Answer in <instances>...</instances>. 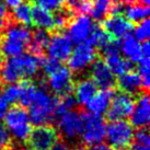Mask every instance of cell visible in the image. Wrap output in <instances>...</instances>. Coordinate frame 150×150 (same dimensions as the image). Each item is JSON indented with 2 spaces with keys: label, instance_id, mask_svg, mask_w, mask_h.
Here are the masks:
<instances>
[{
  "label": "cell",
  "instance_id": "cell-33",
  "mask_svg": "<svg viewBox=\"0 0 150 150\" xmlns=\"http://www.w3.org/2000/svg\"><path fill=\"white\" fill-rule=\"evenodd\" d=\"M101 50L105 57L112 56V55H118L121 52L120 50V41H117V38H111L101 47Z\"/></svg>",
  "mask_w": 150,
  "mask_h": 150
},
{
  "label": "cell",
  "instance_id": "cell-13",
  "mask_svg": "<svg viewBox=\"0 0 150 150\" xmlns=\"http://www.w3.org/2000/svg\"><path fill=\"white\" fill-rule=\"evenodd\" d=\"M47 54L50 57L64 62L68 59L72 50V42L66 34L58 33L50 38V42L46 46Z\"/></svg>",
  "mask_w": 150,
  "mask_h": 150
},
{
  "label": "cell",
  "instance_id": "cell-39",
  "mask_svg": "<svg viewBox=\"0 0 150 150\" xmlns=\"http://www.w3.org/2000/svg\"><path fill=\"white\" fill-rule=\"evenodd\" d=\"M8 108H9V103L0 94V118H2L4 116V114L8 111Z\"/></svg>",
  "mask_w": 150,
  "mask_h": 150
},
{
  "label": "cell",
  "instance_id": "cell-37",
  "mask_svg": "<svg viewBox=\"0 0 150 150\" xmlns=\"http://www.w3.org/2000/svg\"><path fill=\"white\" fill-rule=\"evenodd\" d=\"M11 144V137H10V133L4 126V124L0 123V149L2 148H8L10 147Z\"/></svg>",
  "mask_w": 150,
  "mask_h": 150
},
{
  "label": "cell",
  "instance_id": "cell-10",
  "mask_svg": "<svg viewBox=\"0 0 150 150\" xmlns=\"http://www.w3.org/2000/svg\"><path fill=\"white\" fill-rule=\"evenodd\" d=\"M48 86L57 98L70 94L75 87L71 70L62 65L58 69L48 75Z\"/></svg>",
  "mask_w": 150,
  "mask_h": 150
},
{
  "label": "cell",
  "instance_id": "cell-23",
  "mask_svg": "<svg viewBox=\"0 0 150 150\" xmlns=\"http://www.w3.org/2000/svg\"><path fill=\"white\" fill-rule=\"evenodd\" d=\"M50 34L45 30L38 29V31H35L31 36V41L29 44L31 53L41 56L43 50H45L48 42H50Z\"/></svg>",
  "mask_w": 150,
  "mask_h": 150
},
{
  "label": "cell",
  "instance_id": "cell-15",
  "mask_svg": "<svg viewBox=\"0 0 150 150\" xmlns=\"http://www.w3.org/2000/svg\"><path fill=\"white\" fill-rule=\"evenodd\" d=\"M130 125L136 128H147L150 120L149 96L147 92L142 93L135 102V106L130 114Z\"/></svg>",
  "mask_w": 150,
  "mask_h": 150
},
{
  "label": "cell",
  "instance_id": "cell-22",
  "mask_svg": "<svg viewBox=\"0 0 150 150\" xmlns=\"http://www.w3.org/2000/svg\"><path fill=\"white\" fill-rule=\"evenodd\" d=\"M105 63L111 69L114 76H121L125 72H128L133 69V64L128 59L123 58L118 55H112L108 56L105 59Z\"/></svg>",
  "mask_w": 150,
  "mask_h": 150
},
{
  "label": "cell",
  "instance_id": "cell-40",
  "mask_svg": "<svg viewBox=\"0 0 150 150\" xmlns=\"http://www.w3.org/2000/svg\"><path fill=\"white\" fill-rule=\"evenodd\" d=\"M142 44H140V47H142V56H146V57H149L150 54V44L148 41H145V42H142Z\"/></svg>",
  "mask_w": 150,
  "mask_h": 150
},
{
  "label": "cell",
  "instance_id": "cell-1",
  "mask_svg": "<svg viewBox=\"0 0 150 150\" xmlns=\"http://www.w3.org/2000/svg\"><path fill=\"white\" fill-rule=\"evenodd\" d=\"M42 57L33 53H22L9 57L1 67L0 79L4 83H16L32 78L38 74L42 64Z\"/></svg>",
  "mask_w": 150,
  "mask_h": 150
},
{
  "label": "cell",
  "instance_id": "cell-20",
  "mask_svg": "<svg viewBox=\"0 0 150 150\" xmlns=\"http://www.w3.org/2000/svg\"><path fill=\"white\" fill-rule=\"evenodd\" d=\"M76 92V100L78 103L82 105H86L91 100V98L96 92H98V87L94 83V81L90 78L87 79L80 80L78 83L76 84V87H74Z\"/></svg>",
  "mask_w": 150,
  "mask_h": 150
},
{
  "label": "cell",
  "instance_id": "cell-41",
  "mask_svg": "<svg viewBox=\"0 0 150 150\" xmlns=\"http://www.w3.org/2000/svg\"><path fill=\"white\" fill-rule=\"evenodd\" d=\"M4 2L6 4L7 8H16L19 4H21L23 2V0H4Z\"/></svg>",
  "mask_w": 150,
  "mask_h": 150
},
{
  "label": "cell",
  "instance_id": "cell-48",
  "mask_svg": "<svg viewBox=\"0 0 150 150\" xmlns=\"http://www.w3.org/2000/svg\"><path fill=\"white\" fill-rule=\"evenodd\" d=\"M79 150H87V149H79Z\"/></svg>",
  "mask_w": 150,
  "mask_h": 150
},
{
  "label": "cell",
  "instance_id": "cell-44",
  "mask_svg": "<svg viewBox=\"0 0 150 150\" xmlns=\"http://www.w3.org/2000/svg\"><path fill=\"white\" fill-rule=\"evenodd\" d=\"M4 25H6V20H4V17H0V30L4 29Z\"/></svg>",
  "mask_w": 150,
  "mask_h": 150
},
{
  "label": "cell",
  "instance_id": "cell-47",
  "mask_svg": "<svg viewBox=\"0 0 150 150\" xmlns=\"http://www.w3.org/2000/svg\"><path fill=\"white\" fill-rule=\"evenodd\" d=\"M9 148H10V147H8V148H2V149H0V150H9Z\"/></svg>",
  "mask_w": 150,
  "mask_h": 150
},
{
  "label": "cell",
  "instance_id": "cell-45",
  "mask_svg": "<svg viewBox=\"0 0 150 150\" xmlns=\"http://www.w3.org/2000/svg\"><path fill=\"white\" fill-rule=\"evenodd\" d=\"M135 1H137V0H124V2L126 4H134Z\"/></svg>",
  "mask_w": 150,
  "mask_h": 150
},
{
  "label": "cell",
  "instance_id": "cell-30",
  "mask_svg": "<svg viewBox=\"0 0 150 150\" xmlns=\"http://www.w3.org/2000/svg\"><path fill=\"white\" fill-rule=\"evenodd\" d=\"M138 63V76L140 77L142 89L147 92L150 86V60L149 57L142 56Z\"/></svg>",
  "mask_w": 150,
  "mask_h": 150
},
{
  "label": "cell",
  "instance_id": "cell-27",
  "mask_svg": "<svg viewBox=\"0 0 150 150\" xmlns=\"http://www.w3.org/2000/svg\"><path fill=\"white\" fill-rule=\"evenodd\" d=\"M12 17L21 25L24 26L32 25V7L30 4L22 2L18 7L13 8Z\"/></svg>",
  "mask_w": 150,
  "mask_h": 150
},
{
  "label": "cell",
  "instance_id": "cell-35",
  "mask_svg": "<svg viewBox=\"0 0 150 150\" xmlns=\"http://www.w3.org/2000/svg\"><path fill=\"white\" fill-rule=\"evenodd\" d=\"M71 13L66 12V11H59L56 16H54V22H55V28L62 30L66 28L69 21H70Z\"/></svg>",
  "mask_w": 150,
  "mask_h": 150
},
{
  "label": "cell",
  "instance_id": "cell-31",
  "mask_svg": "<svg viewBox=\"0 0 150 150\" xmlns=\"http://www.w3.org/2000/svg\"><path fill=\"white\" fill-rule=\"evenodd\" d=\"M68 9L71 12L86 14L90 12L92 7V2L90 0H66Z\"/></svg>",
  "mask_w": 150,
  "mask_h": 150
},
{
  "label": "cell",
  "instance_id": "cell-28",
  "mask_svg": "<svg viewBox=\"0 0 150 150\" xmlns=\"http://www.w3.org/2000/svg\"><path fill=\"white\" fill-rule=\"evenodd\" d=\"M22 83L21 81L16 82V83H9L0 91V94L4 100L8 102L9 104H12L16 102H19L20 96H21Z\"/></svg>",
  "mask_w": 150,
  "mask_h": 150
},
{
  "label": "cell",
  "instance_id": "cell-21",
  "mask_svg": "<svg viewBox=\"0 0 150 150\" xmlns=\"http://www.w3.org/2000/svg\"><path fill=\"white\" fill-rule=\"evenodd\" d=\"M32 24L45 31L54 30V16L50 13V10H46L40 6H34L32 8Z\"/></svg>",
  "mask_w": 150,
  "mask_h": 150
},
{
  "label": "cell",
  "instance_id": "cell-11",
  "mask_svg": "<svg viewBox=\"0 0 150 150\" xmlns=\"http://www.w3.org/2000/svg\"><path fill=\"white\" fill-rule=\"evenodd\" d=\"M56 121L58 123L60 133L67 139H76L81 135L83 125V114L75 110H68L60 114L56 118Z\"/></svg>",
  "mask_w": 150,
  "mask_h": 150
},
{
  "label": "cell",
  "instance_id": "cell-16",
  "mask_svg": "<svg viewBox=\"0 0 150 150\" xmlns=\"http://www.w3.org/2000/svg\"><path fill=\"white\" fill-rule=\"evenodd\" d=\"M133 23L121 14H112L103 21V29L112 38H123L133 31Z\"/></svg>",
  "mask_w": 150,
  "mask_h": 150
},
{
  "label": "cell",
  "instance_id": "cell-36",
  "mask_svg": "<svg viewBox=\"0 0 150 150\" xmlns=\"http://www.w3.org/2000/svg\"><path fill=\"white\" fill-rule=\"evenodd\" d=\"M41 66L43 67L44 72L48 76V75H50L52 72H54L56 69H58L59 67L62 66V64H60V62L57 60V59H54V58H52V57H50V58L42 59Z\"/></svg>",
  "mask_w": 150,
  "mask_h": 150
},
{
  "label": "cell",
  "instance_id": "cell-46",
  "mask_svg": "<svg viewBox=\"0 0 150 150\" xmlns=\"http://www.w3.org/2000/svg\"><path fill=\"white\" fill-rule=\"evenodd\" d=\"M1 67H2V59H1V53H0V71H1Z\"/></svg>",
  "mask_w": 150,
  "mask_h": 150
},
{
  "label": "cell",
  "instance_id": "cell-3",
  "mask_svg": "<svg viewBox=\"0 0 150 150\" xmlns=\"http://www.w3.org/2000/svg\"><path fill=\"white\" fill-rule=\"evenodd\" d=\"M31 36L32 34L28 26L19 24L10 25L4 33L0 52L7 57H13L22 54L24 53L26 46H29Z\"/></svg>",
  "mask_w": 150,
  "mask_h": 150
},
{
  "label": "cell",
  "instance_id": "cell-17",
  "mask_svg": "<svg viewBox=\"0 0 150 150\" xmlns=\"http://www.w3.org/2000/svg\"><path fill=\"white\" fill-rule=\"evenodd\" d=\"M112 96V90L101 89V91L96 92V94L91 98V100L86 104L88 112L90 114H94V115H103V114H105L108 106H110Z\"/></svg>",
  "mask_w": 150,
  "mask_h": 150
},
{
  "label": "cell",
  "instance_id": "cell-42",
  "mask_svg": "<svg viewBox=\"0 0 150 150\" xmlns=\"http://www.w3.org/2000/svg\"><path fill=\"white\" fill-rule=\"evenodd\" d=\"M91 150H115L113 149L111 146H108V145H104V144H98V145H94V146H92V149Z\"/></svg>",
  "mask_w": 150,
  "mask_h": 150
},
{
  "label": "cell",
  "instance_id": "cell-2",
  "mask_svg": "<svg viewBox=\"0 0 150 150\" xmlns=\"http://www.w3.org/2000/svg\"><path fill=\"white\" fill-rule=\"evenodd\" d=\"M57 99L53 98L45 88L38 87L29 108L30 122L35 125H46L54 120Z\"/></svg>",
  "mask_w": 150,
  "mask_h": 150
},
{
  "label": "cell",
  "instance_id": "cell-29",
  "mask_svg": "<svg viewBox=\"0 0 150 150\" xmlns=\"http://www.w3.org/2000/svg\"><path fill=\"white\" fill-rule=\"evenodd\" d=\"M111 36L106 33L103 28H100V26H93L91 33L89 35V38L86 42H88L89 44H91L93 47H102L105 43L108 42V40H111Z\"/></svg>",
  "mask_w": 150,
  "mask_h": 150
},
{
  "label": "cell",
  "instance_id": "cell-38",
  "mask_svg": "<svg viewBox=\"0 0 150 150\" xmlns=\"http://www.w3.org/2000/svg\"><path fill=\"white\" fill-rule=\"evenodd\" d=\"M52 150H70V147L68 146V144L65 142H62V140H57V142L54 144V146L50 148Z\"/></svg>",
  "mask_w": 150,
  "mask_h": 150
},
{
  "label": "cell",
  "instance_id": "cell-12",
  "mask_svg": "<svg viewBox=\"0 0 150 150\" xmlns=\"http://www.w3.org/2000/svg\"><path fill=\"white\" fill-rule=\"evenodd\" d=\"M93 20L86 14H80L68 23L67 36L76 44L86 42L93 29Z\"/></svg>",
  "mask_w": 150,
  "mask_h": 150
},
{
  "label": "cell",
  "instance_id": "cell-6",
  "mask_svg": "<svg viewBox=\"0 0 150 150\" xmlns=\"http://www.w3.org/2000/svg\"><path fill=\"white\" fill-rule=\"evenodd\" d=\"M105 132L106 125L101 115L83 114V125L80 136L86 145L92 147L101 144L105 138Z\"/></svg>",
  "mask_w": 150,
  "mask_h": 150
},
{
  "label": "cell",
  "instance_id": "cell-19",
  "mask_svg": "<svg viewBox=\"0 0 150 150\" xmlns=\"http://www.w3.org/2000/svg\"><path fill=\"white\" fill-rule=\"evenodd\" d=\"M120 50L124 54L126 59L132 63H137L142 57L140 43L137 41L134 35H126L120 42Z\"/></svg>",
  "mask_w": 150,
  "mask_h": 150
},
{
  "label": "cell",
  "instance_id": "cell-14",
  "mask_svg": "<svg viewBox=\"0 0 150 150\" xmlns=\"http://www.w3.org/2000/svg\"><path fill=\"white\" fill-rule=\"evenodd\" d=\"M91 77L96 87L104 90H112L116 84L115 76L104 60L98 59L92 63Z\"/></svg>",
  "mask_w": 150,
  "mask_h": 150
},
{
  "label": "cell",
  "instance_id": "cell-25",
  "mask_svg": "<svg viewBox=\"0 0 150 150\" xmlns=\"http://www.w3.org/2000/svg\"><path fill=\"white\" fill-rule=\"evenodd\" d=\"M114 0H93L90 12L92 18L96 21L104 20V18L111 12Z\"/></svg>",
  "mask_w": 150,
  "mask_h": 150
},
{
  "label": "cell",
  "instance_id": "cell-9",
  "mask_svg": "<svg viewBox=\"0 0 150 150\" xmlns=\"http://www.w3.org/2000/svg\"><path fill=\"white\" fill-rule=\"evenodd\" d=\"M96 58V53L94 47L88 42L80 43L76 46L75 50H71L70 56L68 57V68L71 71L80 72L92 65Z\"/></svg>",
  "mask_w": 150,
  "mask_h": 150
},
{
  "label": "cell",
  "instance_id": "cell-18",
  "mask_svg": "<svg viewBox=\"0 0 150 150\" xmlns=\"http://www.w3.org/2000/svg\"><path fill=\"white\" fill-rule=\"evenodd\" d=\"M118 77L120 78L117 80V86L122 92L128 93L130 96L140 93V91L142 90V84L138 74L130 70L128 72L118 76Z\"/></svg>",
  "mask_w": 150,
  "mask_h": 150
},
{
  "label": "cell",
  "instance_id": "cell-43",
  "mask_svg": "<svg viewBox=\"0 0 150 150\" xmlns=\"http://www.w3.org/2000/svg\"><path fill=\"white\" fill-rule=\"evenodd\" d=\"M7 16V6L4 2V0H0V17H6Z\"/></svg>",
  "mask_w": 150,
  "mask_h": 150
},
{
  "label": "cell",
  "instance_id": "cell-5",
  "mask_svg": "<svg viewBox=\"0 0 150 150\" xmlns=\"http://www.w3.org/2000/svg\"><path fill=\"white\" fill-rule=\"evenodd\" d=\"M134 136V127L125 120L111 121L106 126L105 138L115 150H128Z\"/></svg>",
  "mask_w": 150,
  "mask_h": 150
},
{
  "label": "cell",
  "instance_id": "cell-7",
  "mask_svg": "<svg viewBox=\"0 0 150 150\" xmlns=\"http://www.w3.org/2000/svg\"><path fill=\"white\" fill-rule=\"evenodd\" d=\"M58 139L57 129L46 124L38 125L32 129L26 142L31 150H48L54 146V144Z\"/></svg>",
  "mask_w": 150,
  "mask_h": 150
},
{
  "label": "cell",
  "instance_id": "cell-8",
  "mask_svg": "<svg viewBox=\"0 0 150 150\" xmlns=\"http://www.w3.org/2000/svg\"><path fill=\"white\" fill-rule=\"evenodd\" d=\"M134 96H130L125 92H117L112 96L111 103L106 111V117L110 121L125 120L130 116L135 106Z\"/></svg>",
  "mask_w": 150,
  "mask_h": 150
},
{
  "label": "cell",
  "instance_id": "cell-24",
  "mask_svg": "<svg viewBox=\"0 0 150 150\" xmlns=\"http://www.w3.org/2000/svg\"><path fill=\"white\" fill-rule=\"evenodd\" d=\"M149 16V7L142 4H129L125 9V18L132 23H138Z\"/></svg>",
  "mask_w": 150,
  "mask_h": 150
},
{
  "label": "cell",
  "instance_id": "cell-32",
  "mask_svg": "<svg viewBox=\"0 0 150 150\" xmlns=\"http://www.w3.org/2000/svg\"><path fill=\"white\" fill-rule=\"evenodd\" d=\"M134 36L139 42L148 41L150 36V22L148 18L142 22H138V25L134 30Z\"/></svg>",
  "mask_w": 150,
  "mask_h": 150
},
{
  "label": "cell",
  "instance_id": "cell-4",
  "mask_svg": "<svg viewBox=\"0 0 150 150\" xmlns=\"http://www.w3.org/2000/svg\"><path fill=\"white\" fill-rule=\"evenodd\" d=\"M4 126L18 142H26L32 130L28 111L21 105H14L8 108L4 114Z\"/></svg>",
  "mask_w": 150,
  "mask_h": 150
},
{
  "label": "cell",
  "instance_id": "cell-26",
  "mask_svg": "<svg viewBox=\"0 0 150 150\" xmlns=\"http://www.w3.org/2000/svg\"><path fill=\"white\" fill-rule=\"evenodd\" d=\"M128 150H150V136L147 128H139L134 134Z\"/></svg>",
  "mask_w": 150,
  "mask_h": 150
},
{
  "label": "cell",
  "instance_id": "cell-34",
  "mask_svg": "<svg viewBox=\"0 0 150 150\" xmlns=\"http://www.w3.org/2000/svg\"><path fill=\"white\" fill-rule=\"evenodd\" d=\"M35 1L38 2V6L50 11L59 10L66 4V0H35Z\"/></svg>",
  "mask_w": 150,
  "mask_h": 150
}]
</instances>
